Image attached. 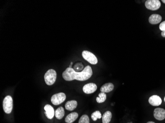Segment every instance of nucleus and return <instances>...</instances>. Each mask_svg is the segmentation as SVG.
<instances>
[{"mask_svg":"<svg viewBox=\"0 0 165 123\" xmlns=\"http://www.w3.org/2000/svg\"><path fill=\"white\" fill-rule=\"evenodd\" d=\"M92 75V68L90 66H87L81 72H76L72 68H68L62 73V77L66 81H72L74 79L85 81L91 77Z\"/></svg>","mask_w":165,"mask_h":123,"instance_id":"obj_1","label":"nucleus"},{"mask_svg":"<svg viewBox=\"0 0 165 123\" xmlns=\"http://www.w3.org/2000/svg\"><path fill=\"white\" fill-rule=\"evenodd\" d=\"M45 81L47 85H52L56 82V73L53 69H50L46 72L44 76Z\"/></svg>","mask_w":165,"mask_h":123,"instance_id":"obj_2","label":"nucleus"},{"mask_svg":"<svg viewBox=\"0 0 165 123\" xmlns=\"http://www.w3.org/2000/svg\"><path fill=\"white\" fill-rule=\"evenodd\" d=\"M3 106L6 113L10 114L12 112L13 107V100L11 96H7L4 98Z\"/></svg>","mask_w":165,"mask_h":123,"instance_id":"obj_3","label":"nucleus"},{"mask_svg":"<svg viewBox=\"0 0 165 123\" xmlns=\"http://www.w3.org/2000/svg\"><path fill=\"white\" fill-rule=\"evenodd\" d=\"M82 55L85 60L92 65H95L98 62L97 57L93 53H92V52L85 50L82 52Z\"/></svg>","mask_w":165,"mask_h":123,"instance_id":"obj_4","label":"nucleus"},{"mask_svg":"<svg viewBox=\"0 0 165 123\" xmlns=\"http://www.w3.org/2000/svg\"><path fill=\"white\" fill-rule=\"evenodd\" d=\"M65 94L63 93H59L54 94L51 98V102L53 104L55 105H59L65 100Z\"/></svg>","mask_w":165,"mask_h":123,"instance_id":"obj_5","label":"nucleus"},{"mask_svg":"<svg viewBox=\"0 0 165 123\" xmlns=\"http://www.w3.org/2000/svg\"><path fill=\"white\" fill-rule=\"evenodd\" d=\"M147 9L151 10H158L161 7V2L159 0H147L145 3Z\"/></svg>","mask_w":165,"mask_h":123,"instance_id":"obj_6","label":"nucleus"},{"mask_svg":"<svg viewBox=\"0 0 165 123\" xmlns=\"http://www.w3.org/2000/svg\"><path fill=\"white\" fill-rule=\"evenodd\" d=\"M97 85L93 83H90L84 86L83 91L86 94H90L95 92V91L97 90Z\"/></svg>","mask_w":165,"mask_h":123,"instance_id":"obj_7","label":"nucleus"},{"mask_svg":"<svg viewBox=\"0 0 165 123\" xmlns=\"http://www.w3.org/2000/svg\"><path fill=\"white\" fill-rule=\"evenodd\" d=\"M154 116L155 118L159 121L165 119V110L161 108H157L154 111Z\"/></svg>","mask_w":165,"mask_h":123,"instance_id":"obj_8","label":"nucleus"},{"mask_svg":"<svg viewBox=\"0 0 165 123\" xmlns=\"http://www.w3.org/2000/svg\"><path fill=\"white\" fill-rule=\"evenodd\" d=\"M148 102L151 105L154 106H157L160 105L162 102L161 97L157 95L151 96L149 99Z\"/></svg>","mask_w":165,"mask_h":123,"instance_id":"obj_9","label":"nucleus"},{"mask_svg":"<svg viewBox=\"0 0 165 123\" xmlns=\"http://www.w3.org/2000/svg\"><path fill=\"white\" fill-rule=\"evenodd\" d=\"M44 109L45 110V114L47 118L49 119H52L54 117V109L49 104H47L44 107Z\"/></svg>","mask_w":165,"mask_h":123,"instance_id":"obj_10","label":"nucleus"},{"mask_svg":"<svg viewBox=\"0 0 165 123\" xmlns=\"http://www.w3.org/2000/svg\"><path fill=\"white\" fill-rule=\"evenodd\" d=\"M162 19V17L160 15L153 14L149 17V22L151 24H157L160 22Z\"/></svg>","mask_w":165,"mask_h":123,"instance_id":"obj_11","label":"nucleus"},{"mask_svg":"<svg viewBox=\"0 0 165 123\" xmlns=\"http://www.w3.org/2000/svg\"><path fill=\"white\" fill-rule=\"evenodd\" d=\"M114 88V84L111 83H107L103 85V86H102V87L100 88V91L101 92L109 93L111 91H112Z\"/></svg>","mask_w":165,"mask_h":123,"instance_id":"obj_12","label":"nucleus"},{"mask_svg":"<svg viewBox=\"0 0 165 123\" xmlns=\"http://www.w3.org/2000/svg\"><path fill=\"white\" fill-rule=\"evenodd\" d=\"M78 114L77 112H72L67 115L65 119V121L67 123H72L78 118Z\"/></svg>","mask_w":165,"mask_h":123,"instance_id":"obj_13","label":"nucleus"},{"mask_svg":"<svg viewBox=\"0 0 165 123\" xmlns=\"http://www.w3.org/2000/svg\"><path fill=\"white\" fill-rule=\"evenodd\" d=\"M77 104H78V103H77V101L72 100L67 102L66 103L65 106L66 109L69 111H72V110H74L77 107Z\"/></svg>","mask_w":165,"mask_h":123,"instance_id":"obj_14","label":"nucleus"},{"mask_svg":"<svg viewBox=\"0 0 165 123\" xmlns=\"http://www.w3.org/2000/svg\"><path fill=\"white\" fill-rule=\"evenodd\" d=\"M55 116L56 118L58 119L61 120L62 118L63 117L65 114V112L64 108L62 107H59L55 111Z\"/></svg>","mask_w":165,"mask_h":123,"instance_id":"obj_15","label":"nucleus"},{"mask_svg":"<svg viewBox=\"0 0 165 123\" xmlns=\"http://www.w3.org/2000/svg\"><path fill=\"white\" fill-rule=\"evenodd\" d=\"M111 118L112 113L111 112L109 111L105 112L102 117V123H109L111 121Z\"/></svg>","mask_w":165,"mask_h":123,"instance_id":"obj_16","label":"nucleus"},{"mask_svg":"<svg viewBox=\"0 0 165 123\" xmlns=\"http://www.w3.org/2000/svg\"><path fill=\"white\" fill-rule=\"evenodd\" d=\"M106 100V95L105 93L103 92L100 93L98 95V97H97L96 100L97 102H98L99 104L102 103L104 102Z\"/></svg>","mask_w":165,"mask_h":123,"instance_id":"obj_17","label":"nucleus"},{"mask_svg":"<svg viewBox=\"0 0 165 123\" xmlns=\"http://www.w3.org/2000/svg\"><path fill=\"white\" fill-rule=\"evenodd\" d=\"M102 114L100 111H96L92 113L91 115L92 120L94 121H96L98 119L102 118Z\"/></svg>","mask_w":165,"mask_h":123,"instance_id":"obj_18","label":"nucleus"},{"mask_svg":"<svg viewBox=\"0 0 165 123\" xmlns=\"http://www.w3.org/2000/svg\"><path fill=\"white\" fill-rule=\"evenodd\" d=\"M73 69L76 72H81L83 71L84 69L83 65L81 63H76L74 66Z\"/></svg>","mask_w":165,"mask_h":123,"instance_id":"obj_19","label":"nucleus"},{"mask_svg":"<svg viewBox=\"0 0 165 123\" xmlns=\"http://www.w3.org/2000/svg\"><path fill=\"white\" fill-rule=\"evenodd\" d=\"M79 123H90V119L88 116L87 115H83L81 116Z\"/></svg>","mask_w":165,"mask_h":123,"instance_id":"obj_20","label":"nucleus"},{"mask_svg":"<svg viewBox=\"0 0 165 123\" xmlns=\"http://www.w3.org/2000/svg\"><path fill=\"white\" fill-rule=\"evenodd\" d=\"M159 28L161 31H165V21L162 22V23H161L159 26Z\"/></svg>","mask_w":165,"mask_h":123,"instance_id":"obj_21","label":"nucleus"},{"mask_svg":"<svg viewBox=\"0 0 165 123\" xmlns=\"http://www.w3.org/2000/svg\"><path fill=\"white\" fill-rule=\"evenodd\" d=\"M161 35L163 37H165V31H162V32H161Z\"/></svg>","mask_w":165,"mask_h":123,"instance_id":"obj_22","label":"nucleus"},{"mask_svg":"<svg viewBox=\"0 0 165 123\" xmlns=\"http://www.w3.org/2000/svg\"><path fill=\"white\" fill-rule=\"evenodd\" d=\"M72 64H73V62H71V63L70 65L69 66V68H72Z\"/></svg>","mask_w":165,"mask_h":123,"instance_id":"obj_23","label":"nucleus"},{"mask_svg":"<svg viewBox=\"0 0 165 123\" xmlns=\"http://www.w3.org/2000/svg\"><path fill=\"white\" fill-rule=\"evenodd\" d=\"M147 123H155V122H154L150 121V122H147Z\"/></svg>","mask_w":165,"mask_h":123,"instance_id":"obj_24","label":"nucleus"},{"mask_svg":"<svg viewBox=\"0 0 165 123\" xmlns=\"http://www.w3.org/2000/svg\"><path fill=\"white\" fill-rule=\"evenodd\" d=\"M162 2H163V3H165V0H162Z\"/></svg>","mask_w":165,"mask_h":123,"instance_id":"obj_25","label":"nucleus"},{"mask_svg":"<svg viewBox=\"0 0 165 123\" xmlns=\"http://www.w3.org/2000/svg\"><path fill=\"white\" fill-rule=\"evenodd\" d=\"M164 100H165V97H164Z\"/></svg>","mask_w":165,"mask_h":123,"instance_id":"obj_26","label":"nucleus"},{"mask_svg":"<svg viewBox=\"0 0 165 123\" xmlns=\"http://www.w3.org/2000/svg\"></svg>","mask_w":165,"mask_h":123,"instance_id":"obj_27","label":"nucleus"}]
</instances>
